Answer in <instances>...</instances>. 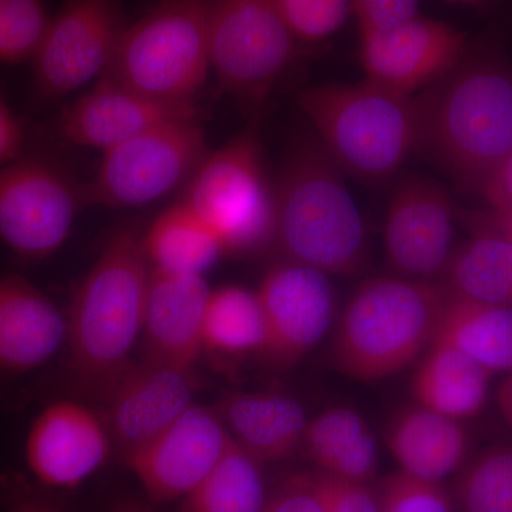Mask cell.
Listing matches in <instances>:
<instances>
[{
	"mask_svg": "<svg viewBox=\"0 0 512 512\" xmlns=\"http://www.w3.org/2000/svg\"><path fill=\"white\" fill-rule=\"evenodd\" d=\"M416 100L417 153L458 187L485 197L512 153V67L467 47L460 62Z\"/></svg>",
	"mask_w": 512,
	"mask_h": 512,
	"instance_id": "1",
	"label": "cell"
},
{
	"mask_svg": "<svg viewBox=\"0 0 512 512\" xmlns=\"http://www.w3.org/2000/svg\"><path fill=\"white\" fill-rule=\"evenodd\" d=\"M148 265L138 229H117L74 292L66 319L67 370L97 399L133 365L131 353L143 335Z\"/></svg>",
	"mask_w": 512,
	"mask_h": 512,
	"instance_id": "2",
	"label": "cell"
},
{
	"mask_svg": "<svg viewBox=\"0 0 512 512\" xmlns=\"http://www.w3.org/2000/svg\"><path fill=\"white\" fill-rule=\"evenodd\" d=\"M272 247L282 261L326 275L356 274L366 261V232L342 170L319 144L293 148L275 187Z\"/></svg>",
	"mask_w": 512,
	"mask_h": 512,
	"instance_id": "3",
	"label": "cell"
},
{
	"mask_svg": "<svg viewBox=\"0 0 512 512\" xmlns=\"http://www.w3.org/2000/svg\"><path fill=\"white\" fill-rule=\"evenodd\" d=\"M447 298V286L436 281L403 276L367 279L339 319L333 365L360 382L403 372L436 339Z\"/></svg>",
	"mask_w": 512,
	"mask_h": 512,
	"instance_id": "4",
	"label": "cell"
},
{
	"mask_svg": "<svg viewBox=\"0 0 512 512\" xmlns=\"http://www.w3.org/2000/svg\"><path fill=\"white\" fill-rule=\"evenodd\" d=\"M299 106L340 170L366 183L389 180L416 151V96L394 93L365 79L305 90Z\"/></svg>",
	"mask_w": 512,
	"mask_h": 512,
	"instance_id": "5",
	"label": "cell"
},
{
	"mask_svg": "<svg viewBox=\"0 0 512 512\" xmlns=\"http://www.w3.org/2000/svg\"><path fill=\"white\" fill-rule=\"evenodd\" d=\"M214 0H160L128 23L103 76L168 103H195L211 70Z\"/></svg>",
	"mask_w": 512,
	"mask_h": 512,
	"instance_id": "6",
	"label": "cell"
},
{
	"mask_svg": "<svg viewBox=\"0 0 512 512\" xmlns=\"http://www.w3.org/2000/svg\"><path fill=\"white\" fill-rule=\"evenodd\" d=\"M183 202L220 238L225 252L251 254L274 242L275 187L269 185L256 124L208 151Z\"/></svg>",
	"mask_w": 512,
	"mask_h": 512,
	"instance_id": "7",
	"label": "cell"
},
{
	"mask_svg": "<svg viewBox=\"0 0 512 512\" xmlns=\"http://www.w3.org/2000/svg\"><path fill=\"white\" fill-rule=\"evenodd\" d=\"M202 120L168 121L103 153L84 205L124 210L161 200L207 156Z\"/></svg>",
	"mask_w": 512,
	"mask_h": 512,
	"instance_id": "8",
	"label": "cell"
},
{
	"mask_svg": "<svg viewBox=\"0 0 512 512\" xmlns=\"http://www.w3.org/2000/svg\"><path fill=\"white\" fill-rule=\"evenodd\" d=\"M299 45L278 0H214L211 70L225 92L256 109L298 56Z\"/></svg>",
	"mask_w": 512,
	"mask_h": 512,
	"instance_id": "9",
	"label": "cell"
},
{
	"mask_svg": "<svg viewBox=\"0 0 512 512\" xmlns=\"http://www.w3.org/2000/svg\"><path fill=\"white\" fill-rule=\"evenodd\" d=\"M82 205L83 190L47 157L25 150L0 167V241L25 261L55 254Z\"/></svg>",
	"mask_w": 512,
	"mask_h": 512,
	"instance_id": "10",
	"label": "cell"
},
{
	"mask_svg": "<svg viewBox=\"0 0 512 512\" xmlns=\"http://www.w3.org/2000/svg\"><path fill=\"white\" fill-rule=\"evenodd\" d=\"M127 26L120 0H66L32 62L37 99H60L103 76Z\"/></svg>",
	"mask_w": 512,
	"mask_h": 512,
	"instance_id": "11",
	"label": "cell"
},
{
	"mask_svg": "<svg viewBox=\"0 0 512 512\" xmlns=\"http://www.w3.org/2000/svg\"><path fill=\"white\" fill-rule=\"evenodd\" d=\"M264 316L259 355L274 369H291L328 333L335 315V292L328 275L295 262L272 266L258 291Z\"/></svg>",
	"mask_w": 512,
	"mask_h": 512,
	"instance_id": "12",
	"label": "cell"
},
{
	"mask_svg": "<svg viewBox=\"0 0 512 512\" xmlns=\"http://www.w3.org/2000/svg\"><path fill=\"white\" fill-rule=\"evenodd\" d=\"M217 410L192 404L173 424L123 456L151 504L181 501L211 473L231 444Z\"/></svg>",
	"mask_w": 512,
	"mask_h": 512,
	"instance_id": "13",
	"label": "cell"
},
{
	"mask_svg": "<svg viewBox=\"0 0 512 512\" xmlns=\"http://www.w3.org/2000/svg\"><path fill=\"white\" fill-rule=\"evenodd\" d=\"M467 47L460 30L417 15L386 32L360 35L359 62L369 82L416 96L450 72Z\"/></svg>",
	"mask_w": 512,
	"mask_h": 512,
	"instance_id": "14",
	"label": "cell"
},
{
	"mask_svg": "<svg viewBox=\"0 0 512 512\" xmlns=\"http://www.w3.org/2000/svg\"><path fill=\"white\" fill-rule=\"evenodd\" d=\"M453 201L431 178L409 177L397 185L384 224V254L403 278L434 281L450 262Z\"/></svg>",
	"mask_w": 512,
	"mask_h": 512,
	"instance_id": "15",
	"label": "cell"
},
{
	"mask_svg": "<svg viewBox=\"0 0 512 512\" xmlns=\"http://www.w3.org/2000/svg\"><path fill=\"white\" fill-rule=\"evenodd\" d=\"M111 441L106 421L83 404L52 403L30 427L26 464L45 490H74L107 463Z\"/></svg>",
	"mask_w": 512,
	"mask_h": 512,
	"instance_id": "16",
	"label": "cell"
},
{
	"mask_svg": "<svg viewBox=\"0 0 512 512\" xmlns=\"http://www.w3.org/2000/svg\"><path fill=\"white\" fill-rule=\"evenodd\" d=\"M177 120H202V111L195 103L151 99L101 76L89 92L64 107L57 128L74 146L106 153L150 128Z\"/></svg>",
	"mask_w": 512,
	"mask_h": 512,
	"instance_id": "17",
	"label": "cell"
},
{
	"mask_svg": "<svg viewBox=\"0 0 512 512\" xmlns=\"http://www.w3.org/2000/svg\"><path fill=\"white\" fill-rule=\"evenodd\" d=\"M190 370L141 360L111 387L106 424L121 456L143 446L192 406Z\"/></svg>",
	"mask_w": 512,
	"mask_h": 512,
	"instance_id": "18",
	"label": "cell"
},
{
	"mask_svg": "<svg viewBox=\"0 0 512 512\" xmlns=\"http://www.w3.org/2000/svg\"><path fill=\"white\" fill-rule=\"evenodd\" d=\"M211 291L204 276L151 269L143 326V360L190 370L204 349Z\"/></svg>",
	"mask_w": 512,
	"mask_h": 512,
	"instance_id": "19",
	"label": "cell"
},
{
	"mask_svg": "<svg viewBox=\"0 0 512 512\" xmlns=\"http://www.w3.org/2000/svg\"><path fill=\"white\" fill-rule=\"evenodd\" d=\"M66 318L19 275L0 276V373L39 369L66 343Z\"/></svg>",
	"mask_w": 512,
	"mask_h": 512,
	"instance_id": "20",
	"label": "cell"
},
{
	"mask_svg": "<svg viewBox=\"0 0 512 512\" xmlns=\"http://www.w3.org/2000/svg\"><path fill=\"white\" fill-rule=\"evenodd\" d=\"M217 413L232 440L262 466L301 448L309 423L301 403L281 393H229Z\"/></svg>",
	"mask_w": 512,
	"mask_h": 512,
	"instance_id": "21",
	"label": "cell"
},
{
	"mask_svg": "<svg viewBox=\"0 0 512 512\" xmlns=\"http://www.w3.org/2000/svg\"><path fill=\"white\" fill-rule=\"evenodd\" d=\"M384 440L400 471L436 483L464 466L470 447L460 420L419 404L394 414Z\"/></svg>",
	"mask_w": 512,
	"mask_h": 512,
	"instance_id": "22",
	"label": "cell"
},
{
	"mask_svg": "<svg viewBox=\"0 0 512 512\" xmlns=\"http://www.w3.org/2000/svg\"><path fill=\"white\" fill-rule=\"evenodd\" d=\"M491 375L460 349L434 340L414 372L413 397L419 406L450 419H470L483 412Z\"/></svg>",
	"mask_w": 512,
	"mask_h": 512,
	"instance_id": "23",
	"label": "cell"
},
{
	"mask_svg": "<svg viewBox=\"0 0 512 512\" xmlns=\"http://www.w3.org/2000/svg\"><path fill=\"white\" fill-rule=\"evenodd\" d=\"M301 448L319 473L335 480L370 483L375 477V436L362 416L348 407H333L309 420Z\"/></svg>",
	"mask_w": 512,
	"mask_h": 512,
	"instance_id": "24",
	"label": "cell"
},
{
	"mask_svg": "<svg viewBox=\"0 0 512 512\" xmlns=\"http://www.w3.org/2000/svg\"><path fill=\"white\" fill-rule=\"evenodd\" d=\"M485 369L512 373V308L460 298L448 291L436 339Z\"/></svg>",
	"mask_w": 512,
	"mask_h": 512,
	"instance_id": "25",
	"label": "cell"
},
{
	"mask_svg": "<svg viewBox=\"0 0 512 512\" xmlns=\"http://www.w3.org/2000/svg\"><path fill=\"white\" fill-rule=\"evenodd\" d=\"M143 248L156 271L201 276L225 252L217 234L183 201L158 215L143 235Z\"/></svg>",
	"mask_w": 512,
	"mask_h": 512,
	"instance_id": "26",
	"label": "cell"
},
{
	"mask_svg": "<svg viewBox=\"0 0 512 512\" xmlns=\"http://www.w3.org/2000/svg\"><path fill=\"white\" fill-rule=\"evenodd\" d=\"M444 275L453 295L512 308V238L500 228L480 232L453 252Z\"/></svg>",
	"mask_w": 512,
	"mask_h": 512,
	"instance_id": "27",
	"label": "cell"
},
{
	"mask_svg": "<svg viewBox=\"0 0 512 512\" xmlns=\"http://www.w3.org/2000/svg\"><path fill=\"white\" fill-rule=\"evenodd\" d=\"M268 495L262 464L232 440L211 473L178 501L177 512H262Z\"/></svg>",
	"mask_w": 512,
	"mask_h": 512,
	"instance_id": "28",
	"label": "cell"
},
{
	"mask_svg": "<svg viewBox=\"0 0 512 512\" xmlns=\"http://www.w3.org/2000/svg\"><path fill=\"white\" fill-rule=\"evenodd\" d=\"M264 336V316L256 292L234 285L211 292L205 312L204 348L224 355L259 353Z\"/></svg>",
	"mask_w": 512,
	"mask_h": 512,
	"instance_id": "29",
	"label": "cell"
},
{
	"mask_svg": "<svg viewBox=\"0 0 512 512\" xmlns=\"http://www.w3.org/2000/svg\"><path fill=\"white\" fill-rule=\"evenodd\" d=\"M460 512H512V447H493L458 474L453 491Z\"/></svg>",
	"mask_w": 512,
	"mask_h": 512,
	"instance_id": "30",
	"label": "cell"
},
{
	"mask_svg": "<svg viewBox=\"0 0 512 512\" xmlns=\"http://www.w3.org/2000/svg\"><path fill=\"white\" fill-rule=\"evenodd\" d=\"M52 18L46 0H0V63H32Z\"/></svg>",
	"mask_w": 512,
	"mask_h": 512,
	"instance_id": "31",
	"label": "cell"
},
{
	"mask_svg": "<svg viewBox=\"0 0 512 512\" xmlns=\"http://www.w3.org/2000/svg\"><path fill=\"white\" fill-rule=\"evenodd\" d=\"M380 512H454L453 497L441 483L396 471L377 485Z\"/></svg>",
	"mask_w": 512,
	"mask_h": 512,
	"instance_id": "32",
	"label": "cell"
},
{
	"mask_svg": "<svg viewBox=\"0 0 512 512\" xmlns=\"http://www.w3.org/2000/svg\"><path fill=\"white\" fill-rule=\"evenodd\" d=\"M279 9L299 43H318L348 20L350 0H278Z\"/></svg>",
	"mask_w": 512,
	"mask_h": 512,
	"instance_id": "33",
	"label": "cell"
},
{
	"mask_svg": "<svg viewBox=\"0 0 512 512\" xmlns=\"http://www.w3.org/2000/svg\"><path fill=\"white\" fill-rule=\"evenodd\" d=\"M262 512H330L328 481L322 473H293L279 481Z\"/></svg>",
	"mask_w": 512,
	"mask_h": 512,
	"instance_id": "34",
	"label": "cell"
},
{
	"mask_svg": "<svg viewBox=\"0 0 512 512\" xmlns=\"http://www.w3.org/2000/svg\"><path fill=\"white\" fill-rule=\"evenodd\" d=\"M420 0H350L359 35L386 32L419 15Z\"/></svg>",
	"mask_w": 512,
	"mask_h": 512,
	"instance_id": "35",
	"label": "cell"
},
{
	"mask_svg": "<svg viewBox=\"0 0 512 512\" xmlns=\"http://www.w3.org/2000/svg\"><path fill=\"white\" fill-rule=\"evenodd\" d=\"M0 504L3 512H63L45 488L18 476L0 481Z\"/></svg>",
	"mask_w": 512,
	"mask_h": 512,
	"instance_id": "36",
	"label": "cell"
},
{
	"mask_svg": "<svg viewBox=\"0 0 512 512\" xmlns=\"http://www.w3.org/2000/svg\"><path fill=\"white\" fill-rule=\"evenodd\" d=\"M325 477L328 481L330 512H380L376 488L370 483Z\"/></svg>",
	"mask_w": 512,
	"mask_h": 512,
	"instance_id": "37",
	"label": "cell"
},
{
	"mask_svg": "<svg viewBox=\"0 0 512 512\" xmlns=\"http://www.w3.org/2000/svg\"><path fill=\"white\" fill-rule=\"evenodd\" d=\"M26 147L23 121L10 107L8 97L0 86V167L22 156Z\"/></svg>",
	"mask_w": 512,
	"mask_h": 512,
	"instance_id": "38",
	"label": "cell"
},
{
	"mask_svg": "<svg viewBox=\"0 0 512 512\" xmlns=\"http://www.w3.org/2000/svg\"><path fill=\"white\" fill-rule=\"evenodd\" d=\"M485 198L497 212L512 211V153Z\"/></svg>",
	"mask_w": 512,
	"mask_h": 512,
	"instance_id": "39",
	"label": "cell"
},
{
	"mask_svg": "<svg viewBox=\"0 0 512 512\" xmlns=\"http://www.w3.org/2000/svg\"><path fill=\"white\" fill-rule=\"evenodd\" d=\"M498 407L512 429V373L501 383L497 392Z\"/></svg>",
	"mask_w": 512,
	"mask_h": 512,
	"instance_id": "40",
	"label": "cell"
},
{
	"mask_svg": "<svg viewBox=\"0 0 512 512\" xmlns=\"http://www.w3.org/2000/svg\"><path fill=\"white\" fill-rule=\"evenodd\" d=\"M109 512H153L147 504L134 498H121L111 505Z\"/></svg>",
	"mask_w": 512,
	"mask_h": 512,
	"instance_id": "41",
	"label": "cell"
},
{
	"mask_svg": "<svg viewBox=\"0 0 512 512\" xmlns=\"http://www.w3.org/2000/svg\"><path fill=\"white\" fill-rule=\"evenodd\" d=\"M497 227L512 238V211L497 212Z\"/></svg>",
	"mask_w": 512,
	"mask_h": 512,
	"instance_id": "42",
	"label": "cell"
},
{
	"mask_svg": "<svg viewBox=\"0 0 512 512\" xmlns=\"http://www.w3.org/2000/svg\"><path fill=\"white\" fill-rule=\"evenodd\" d=\"M450 3H463V5H477V3L484 2V0H446Z\"/></svg>",
	"mask_w": 512,
	"mask_h": 512,
	"instance_id": "43",
	"label": "cell"
}]
</instances>
